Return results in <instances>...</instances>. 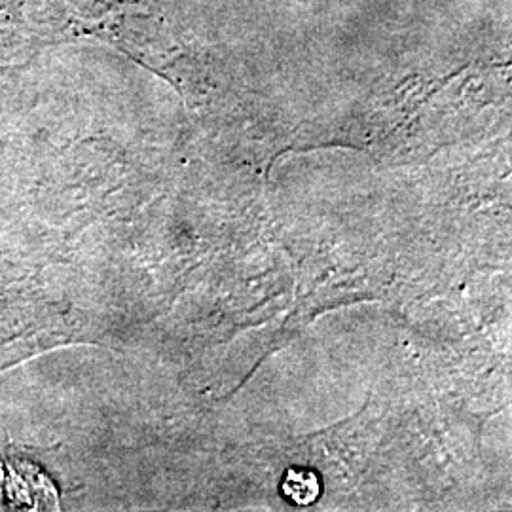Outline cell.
Segmentation results:
<instances>
[{"label": "cell", "instance_id": "6da1fadb", "mask_svg": "<svg viewBox=\"0 0 512 512\" xmlns=\"http://www.w3.org/2000/svg\"><path fill=\"white\" fill-rule=\"evenodd\" d=\"M281 488L285 497L300 507L313 505L321 495L319 476L308 469H289Z\"/></svg>", "mask_w": 512, "mask_h": 512}]
</instances>
